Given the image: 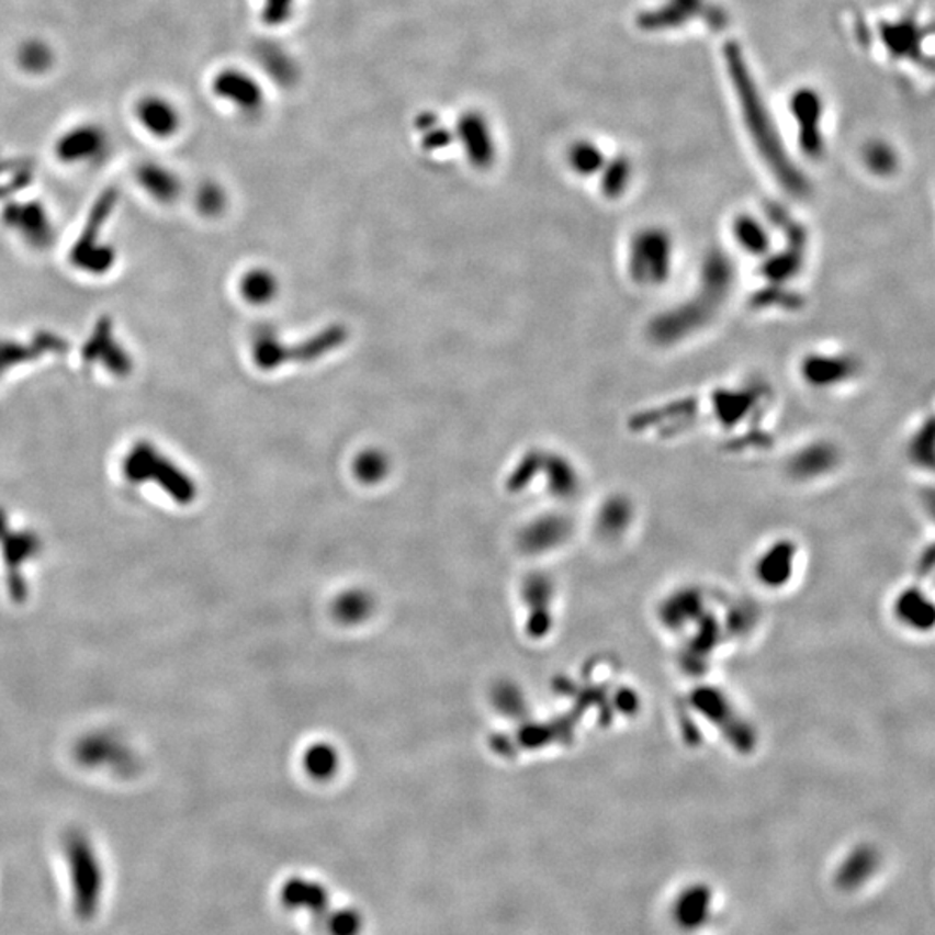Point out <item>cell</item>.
Listing matches in <instances>:
<instances>
[{
	"label": "cell",
	"mask_w": 935,
	"mask_h": 935,
	"mask_svg": "<svg viewBox=\"0 0 935 935\" xmlns=\"http://www.w3.org/2000/svg\"><path fill=\"white\" fill-rule=\"evenodd\" d=\"M63 845L75 916L80 922H92L99 915L106 889L103 863L86 833H68Z\"/></svg>",
	"instance_id": "cell-1"
},
{
	"label": "cell",
	"mask_w": 935,
	"mask_h": 935,
	"mask_svg": "<svg viewBox=\"0 0 935 935\" xmlns=\"http://www.w3.org/2000/svg\"><path fill=\"white\" fill-rule=\"evenodd\" d=\"M111 137L106 127L95 122H78L66 127L54 140V156L75 169L95 167L110 155Z\"/></svg>",
	"instance_id": "cell-2"
},
{
	"label": "cell",
	"mask_w": 935,
	"mask_h": 935,
	"mask_svg": "<svg viewBox=\"0 0 935 935\" xmlns=\"http://www.w3.org/2000/svg\"><path fill=\"white\" fill-rule=\"evenodd\" d=\"M212 92L245 115L260 113L266 104V92L259 80L239 68L218 71L212 80Z\"/></svg>",
	"instance_id": "cell-3"
},
{
	"label": "cell",
	"mask_w": 935,
	"mask_h": 935,
	"mask_svg": "<svg viewBox=\"0 0 935 935\" xmlns=\"http://www.w3.org/2000/svg\"><path fill=\"white\" fill-rule=\"evenodd\" d=\"M137 127L155 139L167 140L181 131V110L172 99L158 92L139 95L132 106Z\"/></svg>",
	"instance_id": "cell-4"
},
{
	"label": "cell",
	"mask_w": 935,
	"mask_h": 935,
	"mask_svg": "<svg viewBox=\"0 0 935 935\" xmlns=\"http://www.w3.org/2000/svg\"><path fill=\"white\" fill-rule=\"evenodd\" d=\"M458 139L463 144L467 158L476 167H487L494 158V143L487 122L478 113H466L461 116L455 127Z\"/></svg>",
	"instance_id": "cell-5"
},
{
	"label": "cell",
	"mask_w": 935,
	"mask_h": 935,
	"mask_svg": "<svg viewBox=\"0 0 935 935\" xmlns=\"http://www.w3.org/2000/svg\"><path fill=\"white\" fill-rule=\"evenodd\" d=\"M280 899L286 910H305L312 915L325 913L329 904V892L323 883L308 878H288L280 890Z\"/></svg>",
	"instance_id": "cell-6"
},
{
	"label": "cell",
	"mask_w": 935,
	"mask_h": 935,
	"mask_svg": "<svg viewBox=\"0 0 935 935\" xmlns=\"http://www.w3.org/2000/svg\"><path fill=\"white\" fill-rule=\"evenodd\" d=\"M56 61H58V54L46 38H25L14 49V65L18 70L32 78L46 77L54 70Z\"/></svg>",
	"instance_id": "cell-7"
},
{
	"label": "cell",
	"mask_w": 935,
	"mask_h": 935,
	"mask_svg": "<svg viewBox=\"0 0 935 935\" xmlns=\"http://www.w3.org/2000/svg\"><path fill=\"white\" fill-rule=\"evenodd\" d=\"M137 182L160 202H172L181 191V182L173 176L172 170L153 161L143 164L137 169Z\"/></svg>",
	"instance_id": "cell-8"
},
{
	"label": "cell",
	"mask_w": 935,
	"mask_h": 935,
	"mask_svg": "<svg viewBox=\"0 0 935 935\" xmlns=\"http://www.w3.org/2000/svg\"><path fill=\"white\" fill-rule=\"evenodd\" d=\"M254 358L262 370H274L288 361V347L281 343L274 331L262 329L254 340Z\"/></svg>",
	"instance_id": "cell-9"
},
{
	"label": "cell",
	"mask_w": 935,
	"mask_h": 935,
	"mask_svg": "<svg viewBox=\"0 0 935 935\" xmlns=\"http://www.w3.org/2000/svg\"><path fill=\"white\" fill-rule=\"evenodd\" d=\"M278 290V281L274 275L267 271H251L245 275L241 283V293L250 304L262 305L274 298Z\"/></svg>",
	"instance_id": "cell-10"
},
{
	"label": "cell",
	"mask_w": 935,
	"mask_h": 935,
	"mask_svg": "<svg viewBox=\"0 0 935 935\" xmlns=\"http://www.w3.org/2000/svg\"><path fill=\"white\" fill-rule=\"evenodd\" d=\"M416 127L421 132V143L428 151L446 149L452 143L451 132L440 124V120L433 113L419 115L416 120Z\"/></svg>",
	"instance_id": "cell-11"
},
{
	"label": "cell",
	"mask_w": 935,
	"mask_h": 935,
	"mask_svg": "<svg viewBox=\"0 0 935 935\" xmlns=\"http://www.w3.org/2000/svg\"><path fill=\"white\" fill-rule=\"evenodd\" d=\"M329 935H361L364 928V920H362L359 911L352 908H341V910L329 913L328 922H326Z\"/></svg>",
	"instance_id": "cell-12"
},
{
	"label": "cell",
	"mask_w": 935,
	"mask_h": 935,
	"mask_svg": "<svg viewBox=\"0 0 935 935\" xmlns=\"http://www.w3.org/2000/svg\"><path fill=\"white\" fill-rule=\"evenodd\" d=\"M296 2L298 0H262L260 20H262L263 25L271 26V29L283 26L284 23L292 20Z\"/></svg>",
	"instance_id": "cell-13"
},
{
	"label": "cell",
	"mask_w": 935,
	"mask_h": 935,
	"mask_svg": "<svg viewBox=\"0 0 935 935\" xmlns=\"http://www.w3.org/2000/svg\"><path fill=\"white\" fill-rule=\"evenodd\" d=\"M386 460L385 455L378 451H368L359 455L356 463V473L361 476V481L376 482L385 475Z\"/></svg>",
	"instance_id": "cell-14"
},
{
	"label": "cell",
	"mask_w": 935,
	"mask_h": 935,
	"mask_svg": "<svg viewBox=\"0 0 935 935\" xmlns=\"http://www.w3.org/2000/svg\"><path fill=\"white\" fill-rule=\"evenodd\" d=\"M198 205H200V209H202L205 214H218L222 206H224V193H222L217 185H205V188L200 191V196H198Z\"/></svg>",
	"instance_id": "cell-15"
}]
</instances>
